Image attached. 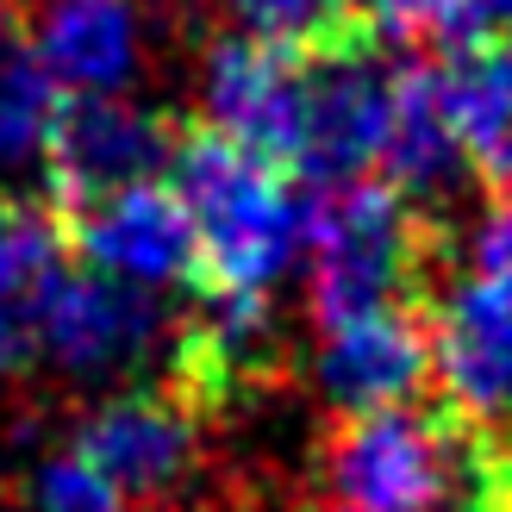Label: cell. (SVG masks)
<instances>
[{
  "label": "cell",
  "mask_w": 512,
  "mask_h": 512,
  "mask_svg": "<svg viewBox=\"0 0 512 512\" xmlns=\"http://www.w3.org/2000/svg\"><path fill=\"white\" fill-rule=\"evenodd\" d=\"M431 69L469 175L512 200V38H450Z\"/></svg>",
  "instance_id": "obj_12"
},
{
  "label": "cell",
  "mask_w": 512,
  "mask_h": 512,
  "mask_svg": "<svg viewBox=\"0 0 512 512\" xmlns=\"http://www.w3.org/2000/svg\"><path fill=\"white\" fill-rule=\"evenodd\" d=\"M219 13L238 25L244 38L269 44H325L331 32H344V0H219Z\"/></svg>",
  "instance_id": "obj_15"
},
{
  "label": "cell",
  "mask_w": 512,
  "mask_h": 512,
  "mask_svg": "<svg viewBox=\"0 0 512 512\" xmlns=\"http://www.w3.org/2000/svg\"><path fill=\"white\" fill-rule=\"evenodd\" d=\"M456 275H475V281H500L512 288V200H488L469 225H463V244H456Z\"/></svg>",
  "instance_id": "obj_18"
},
{
  "label": "cell",
  "mask_w": 512,
  "mask_h": 512,
  "mask_svg": "<svg viewBox=\"0 0 512 512\" xmlns=\"http://www.w3.org/2000/svg\"><path fill=\"white\" fill-rule=\"evenodd\" d=\"M313 381L331 413H381L438 394V344H431V306H381L319 331Z\"/></svg>",
  "instance_id": "obj_7"
},
{
  "label": "cell",
  "mask_w": 512,
  "mask_h": 512,
  "mask_svg": "<svg viewBox=\"0 0 512 512\" xmlns=\"http://www.w3.org/2000/svg\"><path fill=\"white\" fill-rule=\"evenodd\" d=\"M344 19L381 50H413L456 32V0H344Z\"/></svg>",
  "instance_id": "obj_16"
},
{
  "label": "cell",
  "mask_w": 512,
  "mask_h": 512,
  "mask_svg": "<svg viewBox=\"0 0 512 512\" xmlns=\"http://www.w3.org/2000/svg\"><path fill=\"white\" fill-rule=\"evenodd\" d=\"M25 38L63 100H132L157 25L144 0H38Z\"/></svg>",
  "instance_id": "obj_9"
},
{
  "label": "cell",
  "mask_w": 512,
  "mask_h": 512,
  "mask_svg": "<svg viewBox=\"0 0 512 512\" xmlns=\"http://www.w3.org/2000/svg\"><path fill=\"white\" fill-rule=\"evenodd\" d=\"M200 125L294 175L306 132V50L244 32L219 38L200 69Z\"/></svg>",
  "instance_id": "obj_5"
},
{
  "label": "cell",
  "mask_w": 512,
  "mask_h": 512,
  "mask_svg": "<svg viewBox=\"0 0 512 512\" xmlns=\"http://www.w3.org/2000/svg\"><path fill=\"white\" fill-rule=\"evenodd\" d=\"M207 419L182 406L163 381L100 400L75 419L69 444L94 475H107L125 506L144 512H213L207 506Z\"/></svg>",
  "instance_id": "obj_3"
},
{
  "label": "cell",
  "mask_w": 512,
  "mask_h": 512,
  "mask_svg": "<svg viewBox=\"0 0 512 512\" xmlns=\"http://www.w3.org/2000/svg\"><path fill=\"white\" fill-rule=\"evenodd\" d=\"M163 182L175 188V200H182V213L194 225V250H200L194 294L269 300L281 269L306 250L313 194L288 169L250 157L244 144L219 138L200 119L175 132Z\"/></svg>",
  "instance_id": "obj_1"
},
{
  "label": "cell",
  "mask_w": 512,
  "mask_h": 512,
  "mask_svg": "<svg viewBox=\"0 0 512 512\" xmlns=\"http://www.w3.org/2000/svg\"><path fill=\"white\" fill-rule=\"evenodd\" d=\"M463 144L450 132L444 94H438V69L431 63H400L394 75V119H388V150H381L375 182H388L406 194L413 207L438 219V200L463 182Z\"/></svg>",
  "instance_id": "obj_13"
},
{
  "label": "cell",
  "mask_w": 512,
  "mask_h": 512,
  "mask_svg": "<svg viewBox=\"0 0 512 512\" xmlns=\"http://www.w3.org/2000/svg\"><path fill=\"white\" fill-rule=\"evenodd\" d=\"M63 250L75 269L132 281V288H194L200 281V250H194V225L182 213L175 188L163 182H132L113 194H94L82 207H63Z\"/></svg>",
  "instance_id": "obj_4"
},
{
  "label": "cell",
  "mask_w": 512,
  "mask_h": 512,
  "mask_svg": "<svg viewBox=\"0 0 512 512\" xmlns=\"http://www.w3.org/2000/svg\"><path fill=\"white\" fill-rule=\"evenodd\" d=\"M182 125L138 107V100H63L44 150V188L50 213L82 207L94 194L157 182L169 169V150Z\"/></svg>",
  "instance_id": "obj_8"
},
{
  "label": "cell",
  "mask_w": 512,
  "mask_h": 512,
  "mask_svg": "<svg viewBox=\"0 0 512 512\" xmlns=\"http://www.w3.org/2000/svg\"><path fill=\"white\" fill-rule=\"evenodd\" d=\"M57 113H63V94L50 88L25 25L0 13V188H13L19 175H44Z\"/></svg>",
  "instance_id": "obj_14"
},
{
  "label": "cell",
  "mask_w": 512,
  "mask_h": 512,
  "mask_svg": "<svg viewBox=\"0 0 512 512\" xmlns=\"http://www.w3.org/2000/svg\"><path fill=\"white\" fill-rule=\"evenodd\" d=\"M306 306L313 331L381 313V306H431L450 269L444 219H431L388 182H350L313 194L306 219Z\"/></svg>",
  "instance_id": "obj_2"
},
{
  "label": "cell",
  "mask_w": 512,
  "mask_h": 512,
  "mask_svg": "<svg viewBox=\"0 0 512 512\" xmlns=\"http://www.w3.org/2000/svg\"><path fill=\"white\" fill-rule=\"evenodd\" d=\"M169 331L175 319H169L163 294L69 263L44 306L38 363H50L69 381H113V375H132L138 363H150V356H163Z\"/></svg>",
  "instance_id": "obj_6"
},
{
  "label": "cell",
  "mask_w": 512,
  "mask_h": 512,
  "mask_svg": "<svg viewBox=\"0 0 512 512\" xmlns=\"http://www.w3.org/2000/svg\"><path fill=\"white\" fill-rule=\"evenodd\" d=\"M338 512H363V506H338Z\"/></svg>",
  "instance_id": "obj_20"
},
{
  "label": "cell",
  "mask_w": 512,
  "mask_h": 512,
  "mask_svg": "<svg viewBox=\"0 0 512 512\" xmlns=\"http://www.w3.org/2000/svg\"><path fill=\"white\" fill-rule=\"evenodd\" d=\"M25 506L32 512H132L119 500L113 481L94 475L75 450H57V456H44V463L32 469V481H25Z\"/></svg>",
  "instance_id": "obj_17"
},
{
  "label": "cell",
  "mask_w": 512,
  "mask_h": 512,
  "mask_svg": "<svg viewBox=\"0 0 512 512\" xmlns=\"http://www.w3.org/2000/svg\"><path fill=\"white\" fill-rule=\"evenodd\" d=\"M431 344H438V400L475 425L512 431V288L444 275L431 300Z\"/></svg>",
  "instance_id": "obj_10"
},
{
  "label": "cell",
  "mask_w": 512,
  "mask_h": 512,
  "mask_svg": "<svg viewBox=\"0 0 512 512\" xmlns=\"http://www.w3.org/2000/svg\"><path fill=\"white\" fill-rule=\"evenodd\" d=\"M450 38H512V0H456V32Z\"/></svg>",
  "instance_id": "obj_19"
},
{
  "label": "cell",
  "mask_w": 512,
  "mask_h": 512,
  "mask_svg": "<svg viewBox=\"0 0 512 512\" xmlns=\"http://www.w3.org/2000/svg\"><path fill=\"white\" fill-rule=\"evenodd\" d=\"M0 7H7V0H0Z\"/></svg>",
  "instance_id": "obj_21"
},
{
  "label": "cell",
  "mask_w": 512,
  "mask_h": 512,
  "mask_svg": "<svg viewBox=\"0 0 512 512\" xmlns=\"http://www.w3.org/2000/svg\"><path fill=\"white\" fill-rule=\"evenodd\" d=\"M69 269L63 225L32 194L0 188V375L38 369L44 306Z\"/></svg>",
  "instance_id": "obj_11"
}]
</instances>
